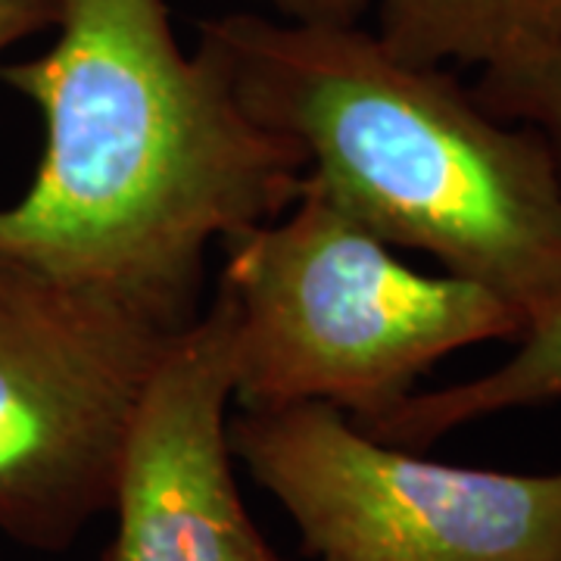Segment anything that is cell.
<instances>
[{"instance_id":"obj_1","label":"cell","mask_w":561,"mask_h":561,"mask_svg":"<svg viewBox=\"0 0 561 561\" xmlns=\"http://www.w3.org/2000/svg\"><path fill=\"white\" fill-rule=\"evenodd\" d=\"M57 41L0 81L38 106L44 153L0 206V262L179 334L206 247L278 219L306 157L175 41L165 0H60Z\"/></svg>"},{"instance_id":"obj_2","label":"cell","mask_w":561,"mask_h":561,"mask_svg":"<svg viewBox=\"0 0 561 561\" xmlns=\"http://www.w3.org/2000/svg\"><path fill=\"white\" fill-rule=\"evenodd\" d=\"M197 54L378 241L431 253L524 328L559 306L561 175L540 131L359 25L225 13L201 22Z\"/></svg>"},{"instance_id":"obj_3","label":"cell","mask_w":561,"mask_h":561,"mask_svg":"<svg viewBox=\"0 0 561 561\" xmlns=\"http://www.w3.org/2000/svg\"><path fill=\"white\" fill-rule=\"evenodd\" d=\"M219 243L241 409L328 402L368 427L443 356L524 331L496 294L402 265L309 172L278 219Z\"/></svg>"},{"instance_id":"obj_4","label":"cell","mask_w":561,"mask_h":561,"mask_svg":"<svg viewBox=\"0 0 561 561\" xmlns=\"http://www.w3.org/2000/svg\"><path fill=\"white\" fill-rule=\"evenodd\" d=\"M228 446L316 561H561V471L443 465L362 434L337 405L241 409Z\"/></svg>"},{"instance_id":"obj_5","label":"cell","mask_w":561,"mask_h":561,"mask_svg":"<svg viewBox=\"0 0 561 561\" xmlns=\"http://www.w3.org/2000/svg\"><path fill=\"white\" fill-rule=\"evenodd\" d=\"M179 334L0 262V534L60 552L113 505L138 402Z\"/></svg>"},{"instance_id":"obj_6","label":"cell","mask_w":561,"mask_h":561,"mask_svg":"<svg viewBox=\"0 0 561 561\" xmlns=\"http://www.w3.org/2000/svg\"><path fill=\"white\" fill-rule=\"evenodd\" d=\"M234 312L213 302L169 343L131 421L101 561H287L253 524L231 471Z\"/></svg>"},{"instance_id":"obj_7","label":"cell","mask_w":561,"mask_h":561,"mask_svg":"<svg viewBox=\"0 0 561 561\" xmlns=\"http://www.w3.org/2000/svg\"><path fill=\"white\" fill-rule=\"evenodd\" d=\"M381 44L415 66H496L561 44V0H381Z\"/></svg>"},{"instance_id":"obj_8","label":"cell","mask_w":561,"mask_h":561,"mask_svg":"<svg viewBox=\"0 0 561 561\" xmlns=\"http://www.w3.org/2000/svg\"><path fill=\"white\" fill-rule=\"evenodd\" d=\"M552 400H561V302L524 328L518 350L500 368L474 381L409 393L397 409L359 431L390 446L424 449L461 424Z\"/></svg>"},{"instance_id":"obj_9","label":"cell","mask_w":561,"mask_h":561,"mask_svg":"<svg viewBox=\"0 0 561 561\" xmlns=\"http://www.w3.org/2000/svg\"><path fill=\"white\" fill-rule=\"evenodd\" d=\"M471 94L490 116L540 131L561 175V44L486 66Z\"/></svg>"},{"instance_id":"obj_10","label":"cell","mask_w":561,"mask_h":561,"mask_svg":"<svg viewBox=\"0 0 561 561\" xmlns=\"http://www.w3.org/2000/svg\"><path fill=\"white\" fill-rule=\"evenodd\" d=\"M60 0H0V54L57 22Z\"/></svg>"},{"instance_id":"obj_11","label":"cell","mask_w":561,"mask_h":561,"mask_svg":"<svg viewBox=\"0 0 561 561\" xmlns=\"http://www.w3.org/2000/svg\"><path fill=\"white\" fill-rule=\"evenodd\" d=\"M287 22L309 25H359L371 0H265Z\"/></svg>"}]
</instances>
